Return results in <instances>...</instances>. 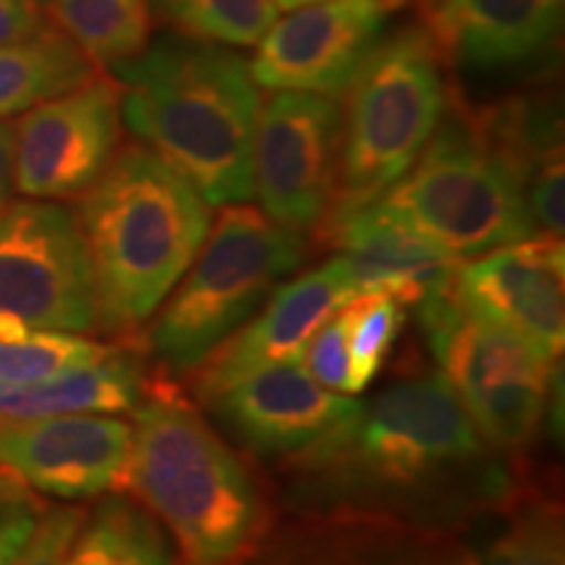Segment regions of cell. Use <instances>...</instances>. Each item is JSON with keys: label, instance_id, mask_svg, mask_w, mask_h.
Wrapping results in <instances>:
<instances>
[{"label": "cell", "instance_id": "cell-1", "mask_svg": "<svg viewBox=\"0 0 565 565\" xmlns=\"http://www.w3.org/2000/svg\"><path fill=\"white\" fill-rule=\"evenodd\" d=\"M105 71L121 84L124 126L210 207L252 200L263 92L236 47L173 32Z\"/></svg>", "mask_w": 565, "mask_h": 565}, {"label": "cell", "instance_id": "cell-2", "mask_svg": "<svg viewBox=\"0 0 565 565\" xmlns=\"http://www.w3.org/2000/svg\"><path fill=\"white\" fill-rule=\"evenodd\" d=\"M95 280L97 328L126 333L179 286L207 238L210 204L150 147L126 145L74 210Z\"/></svg>", "mask_w": 565, "mask_h": 565}, {"label": "cell", "instance_id": "cell-3", "mask_svg": "<svg viewBox=\"0 0 565 565\" xmlns=\"http://www.w3.org/2000/svg\"><path fill=\"white\" fill-rule=\"evenodd\" d=\"M129 487L171 532L183 565H242L259 532V498L236 454L186 404L134 408Z\"/></svg>", "mask_w": 565, "mask_h": 565}, {"label": "cell", "instance_id": "cell-4", "mask_svg": "<svg viewBox=\"0 0 565 565\" xmlns=\"http://www.w3.org/2000/svg\"><path fill=\"white\" fill-rule=\"evenodd\" d=\"M372 204L461 259L536 236L524 183L450 97L414 166Z\"/></svg>", "mask_w": 565, "mask_h": 565}, {"label": "cell", "instance_id": "cell-5", "mask_svg": "<svg viewBox=\"0 0 565 565\" xmlns=\"http://www.w3.org/2000/svg\"><path fill=\"white\" fill-rule=\"evenodd\" d=\"M443 58L422 24L385 34L341 97L338 192L328 221L380 200L419 158L450 92Z\"/></svg>", "mask_w": 565, "mask_h": 565}, {"label": "cell", "instance_id": "cell-6", "mask_svg": "<svg viewBox=\"0 0 565 565\" xmlns=\"http://www.w3.org/2000/svg\"><path fill=\"white\" fill-rule=\"evenodd\" d=\"M303 259V238L249 202L223 204L150 333L171 372L202 366Z\"/></svg>", "mask_w": 565, "mask_h": 565}, {"label": "cell", "instance_id": "cell-7", "mask_svg": "<svg viewBox=\"0 0 565 565\" xmlns=\"http://www.w3.org/2000/svg\"><path fill=\"white\" fill-rule=\"evenodd\" d=\"M445 383L477 433L498 448L532 440L547 408L555 362L524 338L466 315L454 296L419 309Z\"/></svg>", "mask_w": 565, "mask_h": 565}, {"label": "cell", "instance_id": "cell-8", "mask_svg": "<svg viewBox=\"0 0 565 565\" xmlns=\"http://www.w3.org/2000/svg\"><path fill=\"white\" fill-rule=\"evenodd\" d=\"M482 456V435L443 374L387 387L364 408L333 461L370 484L408 490Z\"/></svg>", "mask_w": 565, "mask_h": 565}, {"label": "cell", "instance_id": "cell-9", "mask_svg": "<svg viewBox=\"0 0 565 565\" xmlns=\"http://www.w3.org/2000/svg\"><path fill=\"white\" fill-rule=\"evenodd\" d=\"M0 320L63 333L97 328L87 244L66 204L21 196L0 210Z\"/></svg>", "mask_w": 565, "mask_h": 565}, {"label": "cell", "instance_id": "cell-10", "mask_svg": "<svg viewBox=\"0 0 565 565\" xmlns=\"http://www.w3.org/2000/svg\"><path fill=\"white\" fill-rule=\"evenodd\" d=\"M343 108L312 92H273L263 103L252 150V196L296 233L328 221L338 192Z\"/></svg>", "mask_w": 565, "mask_h": 565}, {"label": "cell", "instance_id": "cell-11", "mask_svg": "<svg viewBox=\"0 0 565 565\" xmlns=\"http://www.w3.org/2000/svg\"><path fill=\"white\" fill-rule=\"evenodd\" d=\"M121 84L108 71L21 113L13 124V192L79 200L121 150Z\"/></svg>", "mask_w": 565, "mask_h": 565}, {"label": "cell", "instance_id": "cell-12", "mask_svg": "<svg viewBox=\"0 0 565 565\" xmlns=\"http://www.w3.org/2000/svg\"><path fill=\"white\" fill-rule=\"evenodd\" d=\"M408 0H320L286 11L249 58L259 89L312 92L341 100Z\"/></svg>", "mask_w": 565, "mask_h": 565}, {"label": "cell", "instance_id": "cell-13", "mask_svg": "<svg viewBox=\"0 0 565 565\" xmlns=\"http://www.w3.org/2000/svg\"><path fill=\"white\" fill-rule=\"evenodd\" d=\"M252 450L330 463L359 424L362 401L322 387L299 364L257 370L210 398Z\"/></svg>", "mask_w": 565, "mask_h": 565}, {"label": "cell", "instance_id": "cell-14", "mask_svg": "<svg viewBox=\"0 0 565 565\" xmlns=\"http://www.w3.org/2000/svg\"><path fill=\"white\" fill-rule=\"evenodd\" d=\"M0 466L58 500L124 492L131 471V424L116 414L0 416Z\"/></svg>", "mask_w": 565, "mask_h": 565}, {"label": "cell", "instance_id": "cell-15", "mask_svg": "<svg viewBox=\"0 0 565 565\" xmlns=\"http://www.w3.org/2000/svg\"><path fill=\"white\" fill-rule=\"evenodd\" d=\"M563 275V238L536 233L463 263L454 299L466 315L524 338L555 362L565 341Z\"/></svg>", "mask_w": 565, "mask_h": 565}, {"label": "cell", "instance_id": "cell-16", "mask_svg": "<svg viewBox=\"0 0 565 565\" xmlns=\"http://www.w3.org/2000/svg\"><path fill=\"white\" fill-rule=\"evenodd\" d=\"M356 294L341 257L278 286L257 320L244 322L228 343L210 353L196 393L210 401L265 366L299 364L315 330Z\"/></svg>", "mask_w": 565, "mask_h": 565}, {"label": "cell", "instance_id": "cell-17", "mask_svg": "<svg viewBox=\"0 0 565 565\" xmlns=\"http://www.w3.org/2000/svg\"><path fill=\"white\" fill-rule=\"evenodd\" d=\"M563 11L565 0H440L419 19L445 66L503 74L553 51Z\"/></svg>", "mask_w": 565, "mask_h": 565}, {"label": "cell", "instance_id": "cell-18", "mask_svg": "<svg viewBox=\"0 0 565 565\" xmlns=\"http://www.w3.org/2000/svg\"><path fill=\"white\" fill-rule=\"evenodd\" d=\"M328 225L359 294H385L416 309L454 296L463 259L374 204Z\"/></svg>", "mask_w": 565, "mask_h": 565}, {"label": "cell", "instance_id": "cell-19", "mask_svg": "<svg viewBox=\"0 0 565 565\" xmlns=\"http://www.w3.org/2000/svg\"><path fill=\"white\" fill-rule=\"evenodd\" d=\"M145 372L134 353L116 349L103 362L24 385H0V416L45 419L74 414H124L139 406Z\"/></svg>", "mask_w": 565, "mask_h": 565}, {"label": "cell", "instance_id": "cell-20", "mask_svg": "<svg viewBox=\"0 0 565 565\" xmlns=\"http://www.w3.org/2000/svg\"><path fill=\"white\" fill-rule=\"evenodd\" d=\"M100 66L47 21L38 32L0 45V118H17L100 74Z\"/></svg>", "mask_w": 565, "mask_h": 565}, {"label": "cell", "instance_id": "cell-21", "mask_svg": "<svg viewBox=\"0 0 565 565\" xmlns=\"http://www.w3.org/2000/svg\"><path fill=\"white\" fill-rule=\"evenodd\" d=\"M63 565H179L154 515L124 498L103 494L71 542Z\"/></svg>", "mask_w": 565, "mask_h": 565}, {"label": "cell", "instance_id": "cell-22", "mask_svg": "<svg viewBox=\"0 0 565 565\" xmlns=\"http://www.w3.org/2000/svg\"><path fill=\"white\" fill-rule=\"evenodd\" d=\"M47 13L100 68L145 51L154 30L150 0H47Z\"/></svg>", "mask_w": 565, "mask_h": 565}, {"label": "cell", "instance_id": "cell-23", "mask_svg": "<svg viewBox=\"0 0 565 565\" xmlns=\"http://www.w3.org/2000/svg\"><path fill=\"white\" fill-rule=\"evenodd\" d=\"M116 351L63 330H40L13 320H0V385H24L103 362Z\"/></svg>", "mask_w": 565, "mask_h": 565}, {"label": "cell", "instance_id": "cell-24", "mask_svg": "<svg viewBox=\"0 0 565 565\" xmlns=\"http://www.w3.org/2000/svg\"><path fill=\"white\" fill-rule=\"evenodd\" d=\"M152 13L186 38L254 47L280 17L273 0H150Z\"/></svg>", "mask_w": 565, "mask_h": 565}, {"label": "cell", "instance_id": "cell-25", "mask_svg": "<svg viewBox=\"0 0 565 565\" xmlns=\"http://www.w3.org/2000/svg\"><path fill=\"white\" fill-rule=\"evenodd\" d=\"M353 387L364 391L387 362L393 343L404 330V303L385 294H356L343 303Z\"/></svg>", "mask_w": 565, "mask_h": 565}, {"label": "cell", "instance_id": "cell-26", "mask_svg": "<svg viewBox=\"0 0 565 565\" xmlns=\"http://www.w3.org/2000/svg\"><path fill=\"white\" fill-rule=\"evenodd\" d=\"M456 565H563L561 529L555 521L532 515Z\"/></svg>", "mask_w": 565, "mask_h": 565}, {"label": "cell", "instance_id": "cell-27", "mask_svg": "<svg viewBox=\"0 0 565 565\" xmlns=\"http://www.w3.org/2000/svg\"><path fill=\"white\" fill-rule=\"evenodd\" d=\"M303 370H307L322 387L335 393L353 395V370L349 338H345V317L341 309L324 320L315 335L309 338L307 349L301 353Z\"/></svg>", "mask_w": 565, "mask_h": 565}, {"label": "cell", "instance_id": "cell-28", "mask_svg": "<svg viewBox=\"0 0 565 565\" xmlns=\"http://www.w3.org/2000/svg\"><path fill=\"white\" fill-rule=\"evenodd\" d=\"M82 521V508H45L17 565H63Z\"/></svg>", "mask_w": 565, "mask_h": 565}, {"label": "cell", "instance_id": "cell-29", "mask_svg": "<svg viewBox=\"0 0 565 565\" xmlns=\"http://www.w3.org/2000/svg\"><path fill=\"white\" fill-rule=\"evenodd\" d=\"M42 511L45 508H40L38 498L0 503V565H17L24 555Z\"/></svg>", "mask_w": 565, "mask_h": 565}, {"label": "cell", "instance_id": "cell-30", "mask_svg": "<svg viewBox=\"0 0 565 565\" xmlns=\"http://www.w3.org/2000/svg\"><path fill=\"white\" fill-rule=\"evenodd\" d=\"M47 21V0H0V45L42 30Z\"/></svg>", "mask_w": 565, "mask_h": 565}, {"label": "cell", "instance_id": "cell-31", "mask_svg": "<svg viewBox=\"0 0 565 565\" xmlns=\"http://www.w3.org/2000/svg\"><path fill=\"white\" fill-rule=\"evenodd\" d=\"M13 194V124L0 118V210Z\"/></svg>", "mask_w": 565, "mask_h": 565}, {"label": "cell", "instance_id": "cell-32", "mask_svg": "<svg viewBox=\"0 0 565 565\" xmlns=\"http://www.w3.org/2000/svg\"><path fill=\"white\" fill-rule=\"evenodd\" d=\"M34 494L30 492V487L24 482H19L17 477L11 475L9 469H3L0 466V503H6V500H30Z\"/></svg>", "mask_w": 565, "mask_h": 565}, {"label": "cell", "instance_id": "cell-33", "mask_svg": "<svg viewBox=\"0 0 565 565\" xmlns=\"http://www.w3.org/2000/svg\"><path fill=\"white\" fill-rule=\"evenodd\" d=\"M275 9H278L280 13L286 11H296L301 9V6H312V3H320V0H273Z\"/></svg>", "mask_w": 565, "mask_h": 565}, {"label": "cell", "instance_id": "cell-34", "mask_svg": "<svg viewBox=\"0 0 565 565\" xmlns=\"http://www.w3.org/2000/svg\"><path fill=\"white\" fill-rule=\"evenodd\" d=\"M437 3H440V0H408V6H414V9L419 11V17H422V13H427Z\"/></svg>", "mask_w": 565, "mask_h": 565}]
</instances>
